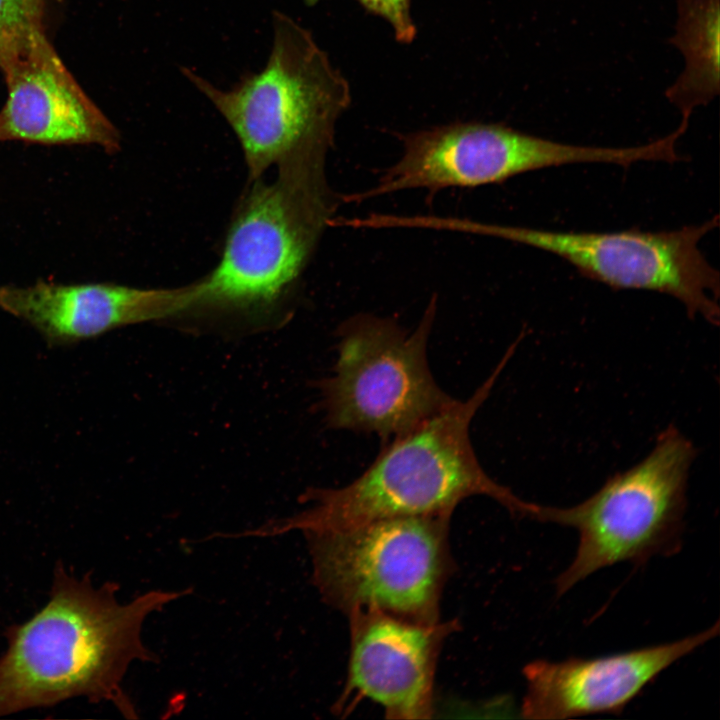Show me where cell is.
<instances>
[{
  "mask_svg": "<svg viewBox=\"0 0 720 720\" xmlns=\"http://www.w3.org/2000/svg\"><path fill=\"white\" fill-rule=\"evenodd\" d=\"M117 590L112 582L96 589L89 575L78 579L57 563L46 605L5 632L0 716L85 697L136 718L121 682L133 661L156 660L142 643V623L191 590L150 591L127 604L117 601Z\"/></svg>",
  "mask_w": 720,
  "mask_h": 720,
  "instance_id": "1",
  "label": "cell"
},
{
  "mask_svg": "<svg viewBox=\"0 0 720 720\" xmlns=\"http://www.w3.org/2000/svg\"><path fill=\"white\" fill-rule=\"evenodd\" d=\"M517 344L464 401L448 407L382 449L371 465L349 484L310 488L301 499L310 505L286 519L271 521L251 536L266 537L299 530L304 534L349 528L399 516L453 512L471 496H487L513 516L529 518L533 503L494 481L479 463L469 435L478 409L489 396Z\"/></svg>",
  "mask_w": 720,
  "mask_h": 720,
  "instance_id": "2",
  "label": "cell"
},
{
  "mask_svg": "<svg viewBox=\"0 0 720 720\" xmlns=\"http://www.w3.org/2000/svg\"><path fill=\"white\" fill-rule=\"evenodd\" d=\"M276 166L272 181L250 180L218 264L197 281L193 310L261 315L298 282L341 199L328 185L325 161L295 155Z\"/></svg>",
  "mask_w": 720,
  "mask_h": 720,
  "instance_id": "3",
  "label": "cell"
},
{
  "mask_svg": "<svg viewBox=\"0 0 720 720\" xmlns=\"http://www.w3.org/2000/svg\"><path fill=\"white\" fill-rule=\"evenodd\" d=\"M272 21L266 66L232 89L223 91L181 68L234 131L250 180L292 155L326 158L336 121L350 103L347 81L311 33L279 11L273 12Z\"/></svg>",
  "mask_w": 720,
  "mask_h": 720,
  "instance_id": "4",
  "label": "cell"
},
{
  "mask_svg": "<svg viewBox=\"0 0 720 720\" xmlns=\"http://www.w3.org/2000/svg\"><path fill=\"white\" fill-rule=\"evenodd\" d=\"M452 512L383 518L304 534L313 582L346 615L377 610L422 623L440 621V601L455 564Z\"/></svg>",
  "mask_w": 720,
  "mask_h": 720,
  "instance_id": "5",
  "label": "cell"
},
{
  "mask_svg": "<svg viewBox=\"0 0 720 720\" xmlns=\"http://www.w3.org/2000/svg\"><path fill=\"white\" fill-rule=\"evenodd\" d=\"M695 456L692 442L669 426L644 459L581 503L567 508L534 503L531 519L574 528L579 535L574 559L556 579L559 595L605 567L641 564L679 550Z\"/></svg>",
  "mask_w": 720,
  "mask_h": 720,
  "instance_id": "6",
  "label": "cell"
},
{
  "mask_svg": "<svg viewBox=\"0 0 720 720\" xmlns=\"http://www.w3.org/2000/svg\"><path fill=\"white\" fill-rule=\"evenodd\" d=\"M435 314L433 297L412 332L393 319L370 314L342 324L333 374L320 384L329 426L387 440L454 402L438 386L427 362Z\"/></svg>",
  "mask_w": 720,
  "mask_h": 720,
  "instance_id": "7",
  "label": "cell"
},
{
  "mask_svg": "<svg viewBox=\"0 0 720 720\" xmlns=\"http://www.w3.org/2000/svg\"><path fill=\"white\" fill-rule=\"evenodd\" d=\"M719 217L670 231H551L446 217V230L493 236L565 260L583 276L614 289L647 290L676 298L690 316L719 322V273L699 244Z\"/></svg>",
  "mask_w": 720,
  "mask_h": 720,
  "instance_id": "8",
  "label": "cell"
},
{
  "mask_svg": "<svg viewBox=\"0 0 720 720\" xmlns=\"http://www.w3.org/2000/svg\"><path fill=\"white\" fill-rule=\"evenodd\" d=\"M403 152L377 184L342 197L362 202L406 189L431 195L449 187L501 183L522 173L575 163L628 166L631 147H597L560 143L501 124L454 123L401 137Z\"/></svg>",
  "mask_w": 720,
  "mask_h": 720,
  "instance_id": "9",
  "label": "cell"
},
{
  "mask_svg": "<svg viewBox=\"0 0 720 720\" xmlns=\"http://www.w3.org/2000/svg\"><path fill=\"white\" fill-rule=\"evenodd\" d=\"M347 616L350 655L336 711L369 699L390 719H430L438 657L457 620L422 623L377 610Z\"/></svg>",
  "mask_w": 720,
  "mask_h": 720,
  "instance_id": "10",
  "label": "cell"
},
{
  "mask_svg": "<svg viewBox=\"0 0 720 720\" xmlns=\"http://www.w3.org/2000/svg\"><path fill=\"white\" fill-rule=\"evenodd\" d=\"M7 99L0 110V142L96 145L120 149L117 128L87 96L41 34L0 63Z\"/></svg>",
  "mask_w": 720,
  "mask_h": 720,
  "instance_id": "11",
  "label": "cell"
},
{
  "mask_svg": "<svg viewBox=\"0 0 720 720\" xmlns=\"http://www.w3.org/2000/svg\"><path fill=\"white\" fill-rule=\"evenodd\" d=\"M719 630L717 621L698 634L660 645L593 658L530 662L523 669L527 686L522 716L556 720L619 713L665 669Z\"/></svg>",
  "mask_w": 720,
  "mask_h": 720,
  "instance_id": "12",
  "label": "cell"
},
{
  "mask_svg": "<svg viewBox=\"0 0 720 720\" xmlns=\"http://www.w3.org/2000/svg\"><path fill=\"white\" fill-rule=\"evenodd\" d=\"M196 282L175 288H138L108 282L0 286V309L33 327L50 346L98 337L127 325L192 310Z\"/></svg>",
  "mask_w": 720,
  "mask_h": 720,
  "instance_id": "13",
  "label": "cell"
},
{
  "mask_svg": "<svg viewBox=\"0 0 720 720\" xmlns=\"http://www.w3.org/2000/svg\"><path fill=\"white\" fill-rule=\"evenodd\" d=\"M677 8L676 33L670 42L683 54L685 68L665 95L682 118L690 120L695 108L719 94V0H677Z\"/></svg>",
  "mask_w": 720,
  "mask_h": 720,
  "instance_id": "14",
  "label": "cell"
},
{
  "mask_svg": "<svg viewBox=\"0 0 720 720\" xmlns=\"http://www.w3.org/2000/svg\"><path fill=\"white\" fill-rule=\"evenodd\" d=\"M58 0H0V62L46 33L51 8Z\"/></svg>",
  "mask_w": 720,
  "mask_h": 720,
  "instance_id": "15",
  "label": "cell"
},
{
  "mask_svg": "<svg viewBox=\"0 0 720 720\" xmlns=\"http://www.w3.org/2000/svg\"><path fill=\"white\" fill-rule=\"evenodd\" d=\"M369 11L385 18L393 27L396 39L411 42L416 29L410 15V0H358Z\"/></svg>",
  "mask_w": 720,
  "mask_h": 720,
  "instance_id": "16",
  "label": "cell"
},
{
  "mask_svg": "<svg viewBox=\"0 0 720 720\" xmlns=\"http://www.w3.org/2000/svg\"><path fill=\"white\" fill-rule=\"evenodd\" d=\"M318 1H319V0H305V2H307V3L310 4V5H313V4H315L316 2H318Z\"/></svg>",
  "mask_w": 720,
  "mask_h": 720,
  "instance_id": "17",
  "label": "cell"
}]
</instances>
